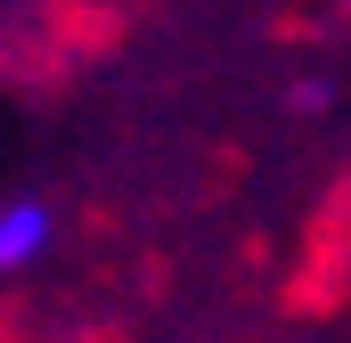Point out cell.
I'll use <instances>...</instances> for the list:
<instances>
[{
	"instance_id": "6da1fadb",
	"label": "cell",
	"mask_w": 351,
	"mask_h": 343,
	"mask_svg": "<svg viewBox=\"0 0 351 343\" xmlns=\"http://www.w3.org/2000/svg\"><path fill=\"white\" fill-rule=\"evenodd\" d=\"M58 246V213L41 196H0V278H25L41 270Z\"/></svg>"
}]
</instances>
